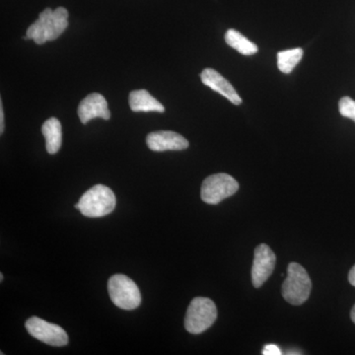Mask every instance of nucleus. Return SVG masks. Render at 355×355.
I'll return each instance as SVG.
<instances>
[{"mask_svg": "<svg viewBox=\"0 0 355 355\" xmlns=\"http://www.w3.org/2000/svg\"><path fill=\"white\" fill-rule=\"evenodd\" d=\"M69 26V11L64 7H58L55 10L46 8L40 13L39 19L33 23L27 30V38L34 40L37 44H44L49 41H55Z\"/></svg>", "mask_w": 355, "mask_h": 355, "instance_id": "obj_1", "label": "nucleus"}, {"mask_svg": "<svg viewBox=\"0 0 355 355\" xmlns=\"http://www.w3.org/2000/svg\"><path fill=\"white\" fill-rule=\"evenodd\" d=\"M116 205L114 191L104 184H96L83 193L74 207L80 210L84 216L97 218L113 212Z\"/></svg>", "mask_w": 355, "mask_h": 355, "instance_id": "obj_2", "label": "nucleus"}, {"mask_svg": "<svg viewBox=\"0 0 355 355\" xmlns=\"http://www.w3.org/2000/svg\"><path fill=\"white\" fill-rule=\"evenodd\" d=\"M312 282L305 268L297 263H289L287 277L282 284V296L291 305H301L309 298Z\"/></svg>", "mask_w": 355, "mask_h": 355, "instance_id": "obj_3", "label": "nucleus"}, {"mask_svg": "<svg viewBox=\"0 0 355 355\" xmlns=\"http://www.w3.org/2000/svg\"><path fill=\"white\" fill-rule=\"evenodd\" d=\"M216 318V306L211 299L196 297L191 300L187 311L184 328L189 333L198 335L209 329Z\"/></svg>", "mask_w": 355, "mask_h": 355, "instance_id": "obj_4", "label": "nucleus"}, {"mask_svg": "<svg viewBox=\"0 0 355 355\" xmlns=\"http://www.w3.org/2000/svg\"><path fill=\"white\" fill-rule=\"evenodd\" d=\"M108 291L112 302L121 309L135 310L141 303L139 286L127 275H113L109 279Z\"/></svg>", "mask_w": 355, "mask_h": 355, "instance_id": "obj_5", "label": "nucleus"}, {"mask_svg": "<svg viewBox=\"0 0 355 355\" xmlns=\"http://www.w3.org/2000/svg\"><path fill=\"white\" fill-rule=\"evenodd\" d=\"M239 184L234 178L225 173L211 175L203 181L200 198L209 205H218L222 200L235 195Z\"/></svg>", "mask_w": 355, "mask_h": 355, "instance_id": "obj_6", "label": "nucleus"}, {"mask_svg": "<svg viewBox=\"0 0 355 355\" xmlns=\"http://www.w3.org/2000/svg\"><path fill=\"white\" fill-rule=\"evenodd\" d=\"M25 327L33 338L51 347H64L69 343V336L62 327L49 323L38 317L28 319Z\"/></svg>", "mask_w": 355, "mask_h": 355, "instance_id": "obj_7", "label": "nucleus"}, {"mask_svg": "<svg viewBox=\"0 0 355 355\" xmlns=\"http://www.w3.org/2000/svg\"><path fill=\"white\" fill-rule=\"evenodd\" d=\"M277 257L268 245L261 244L254 250L253 266H252V282L259 288L268 279L275 270Z\"/></svg>", "mask_w": 355, "mask_h": 355, "instance_id": "obj_8", "label": "nucleus"}, {"mask_svg": "<svg viewBox=\"0 0 355 355\" xmlns=\"http://www.w3.org/2000/svg\"><path fill=\"white\" fill-rule=\"evenodd\" d=\"M149 149L156 153L167 150H184L189 147V141L181 135L170 130L149 133L146 137Z\"/></svg>", "mask_w": 355, "mask_h": 355, "instance_id": "obj_9", "label": "nucleus"}, {"mask_svg": "<svg viewBox=\"0 0 355 355\" xmlns=\"http://www.w3.org/2000/svg\"><path fill=\"white\" fill-rule=\"evenodd\" d=\"M77 112L83 125H86L88 121L95 118H101L104 120H110L111 118L108 102L99 93H92L84 98L79 104Z\"/></svg>", "mask_w": 355, "mask_h": 355, "instance_id": "obj_10", "label": "nucleus"}, {"mask_svg": "<svg viewBox=\"0 0 355 355\" xmlns=\"http://www.w3.org/2000/svg\"><path fill=\"white\" fill-rule=\"evenodd\" d=\"M202 83L212 90L218 92L234 105L242 103L241 97L236 92L235 88L231 85L227 79L224 78L219 72L212 69H205L200 74Z\"/></svg>", "mask_w": 355, "mask_h": 355, "instance_id": "obj_11", "label": "nucleus"}, {"mask_svg": "<svg viewBox=\"0 0 355 355\" xmlns=\"http://www.w3.org/2000/svg\"><path fill=\"white\" fill-rule=\"evenodd\" d=\"M128 102H130V109L135 113L139 112L164 113L165 112L164 106L146 90L132 91L130 92Z\"/></svg>", "mask_w": 355, "mask_h": 355, "instance_id": "obj_12", "label": "nucleus"}, {"mask_svg": "<svg viewBox=\"0 0 355 355\" xmlns=\"http://www.w3.org/2000/svg\"><path fill=\"white\" fill-rule=\"evenodd\" d=\"M42 133L46 139V148L49 154L58 153L62 144V130L60 121L57 118H51L44 121Z\"/></svg>", "mask_w": 355, "mask_h": 355, "instance_id": "obj_13", "label": "nucleus"}, {"mask_svg": "<svg viewBox=\"0 0 355 355\" xmlns=\"http://www.w3.org/2000/svg\"><path fill=\"white\" fill-rule=\"evenodd\" d=\"M225 42L228 46L234 49L243 55H253L258 53L259 49L257 44L243 36L241 33L234 29L228 30L225 34Z\"/></svg>", "mask_w": 355, "mask_h": 355, "instance_id": "obj_14", "label": "nucleus"}, {"mask_svg": "<svg viewBox=\"0 0 355 355\" xmlns=\"http://www.w3.org/2000/svg\"><path fill=\"white\" fill-rule=\"evenodd\" d=\"M303 57L302 49L297 48L293 50L279 51L277 53V67L282 73H291Z\"/></svg>", "mask_w": 355, "mask_h": 355, "instance_id": "obj_15", "label": "nucleus"}, {"mask_svg": "<svg viewBox=\"0 0 355 355\" xmlns=\"http://www.w3.org/2000/svg\"><path fill=\"white\" fill-rule=\"evenodd\" d=\"M340 113L345 118H349L355 121V101L349 97H343L338 103Z\"/></svg>", "mask_w": 355, "mask_h": 355, "instance_id": "obj_16", "label": "nucleus"}, {"mask_svg": "<svg viewBox=\"0 0 355 355\" xmlns=\"http://www.w3.org/2000/svg\"><path fill=\"white\" fill-rule=\"evenodd\" d=\"M263 355H280L282 354V350L275 345H266L263 350Z\"/></svg>", "mask_w": 355, "mask_h": 355, "instance_id": "obj_17", "label": "nucleus"}, {"mask_svg": "<svg viewBox=\"0 0 355 355\" xmlns=\"http://www.w3.org/2000/svg\"><path fill=\"white\" fill-rule=\"evenodd\" d=\"M4 111H3V105H2V101H0V133H3L4 132Z\"/></svg>", "mask_w": 355, "mask_h": 355, "instance_id": "obj_18", "label": "nucleus"}, {"mask_svg": "<svg viewBox=\"0 0 355 355\" xmlns=\"http://www.w3.org/2000/svg\"><path fill=\"white\" fill-rule=\"evenodd\" d=\"M349 280L352 286H355V266L350 270L349 275Z\"/></svg>", "mask_w": 355, "mask_h": 355, "instance_id": "obj_19", "label": "nucleus"}, {"mask_svg": "<svg viewBox=\"0 0 355 355\" xmlns=\"http://www.w3.org/2000/svg\"><path fill=\"white\" fill-rule=\"evenodd\" d=\"M350 316H352V322L355 324V305L354 308H352V313H350Z\"/></svg>", "mask_w": 355, "mask_h": 355, "instance_id": "obj_20", "label": "nucleus"}, {"mask_svg": "<svg viewBox=\"0 0 355 355\" xmlns=\"http://www.w3.org/2000/svg\"><path fill=\"white\" fill-rule=\"evenodd\" d=\"M0 282H3V275L2 273H0Z\"/></svg>", "mask_w": 355, "mask_h": 355, "instance_id": "obj_21", "label": "nucleus"}]
</instances>
